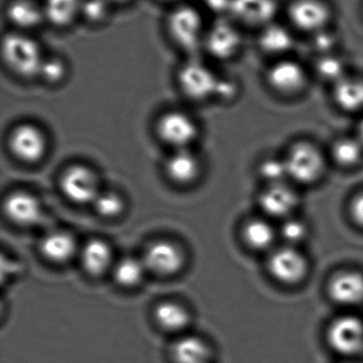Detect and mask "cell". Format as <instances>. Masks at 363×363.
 I'll use <instances>...</instances> for the list:
<instances>
[{
    "label": "cell",
    "mask_w": 363,
    "mask_h": 363,
    "mask_svg": "<svg viewBox=\"0 0 363 363\" xmlns=\"http://www.w3.org/2000/svg\"><path fill=\"white\" fill-rule=\"evenodd\" d=\"M351 216L355 223L363 228V192L354 198L351 204Z\"/></svg>",
    "instance_id": "39"
},
{
    "label": "cell",
    "mask_w": 363,
    "mask_h": 363,
    "mask_svg": "<svg viewBox=\"0 0 363 363\" xmlns=\"http://www.w3.org/2000/svg\"><path fill=\"white\" fill-rule=\"evenodd\" d=\"M153 321L159 330L168 335L180 337L188 334L192 323L189 309L176 301H162L153 309Z\"/></svg>",
    "instance_id": "19"
},
{
    "label": "cell",
    "mask_w": 363,
    "mask_h": 363,
    "mask_svg": "<svg viewBox=\"0 0 363 363\" xmlns=\"http://www.w3.org/2000/svg\"><path fill=\"white\" fill-rule=\"evenodd\" d=\"M326 338L339 355H359L363 353V321L355 315L337 318L328 326Z\"/></svg>",
    "instance_id": "10"
},
{
    "label": "cell",
    "mask_w": 363,
    "mask_h": 363,
    "mask_svg": "<svg viewBox=\"0 0 363 363\" xmlns=\"http://www.w3.org/2000/svg\"><path fill=\"white\" fill-rule=\"evenodd\" d=\"M245 32L226 15L215 17L207 28L202 50L215 61L221 63L234 61L244 51Z\"/></svg>",
    "instance_id": "4"
},
{
    "label": "cell",
    "mask_w": 363,
    "mask_h": 363,
    "mask_svg": "<svg viewBox=\"0 0 363 363\" xmlns=\"http://www.w3.org/2000/svg\"><path fill=\"white\" fill-rule=\"evenodd\" d=\"M259 172L260 176L268 185L286 183V180L289 178L285 159L278 157L264 160L260 165Z\"/></svg>",
    "instance_id": "35"
},
{
    "label": "cell",
    "mask_w": 363,
    "mask_h": 363,
    "mask_svg": "<svg viewBox=\"0 0 363 363\" xmlns=\"http://www.w3.org/2000/svg\"><path fill=\"white\" fill-rule=\"evenodd\" d=\"M332 98L347 112L363 110V77L350 72L332 85Z\"/></svg>",
    "instance_id": "26"
},
{
    "label": "cell",
    "mask_w": 363,
    "mask_h": 363,
    "mask_svg": "<svg viewBox=\"0 0 363 363\" xmlns=\"http://www.w3.org/2000/svg\"><path fill=\"white\" fill-rule=\"evenodd\" d=\"M243 239L251 249L266 251L276 239V230L270 222L264 219H253L243 228Z\"/></svg>",
    "instance_id": "28"
},
{
    "label": "cell",
    "mask_w": 363,
    "mask_h": 363,
    "mask_svg": "<svg viewBox=\"0 0 363 363\" xmlns=\"http://www.w3.org/2000/svg\"><path fill=\"white\" fill-rule=\"evenodd\" d=\"M112 269L114 281L123 288H134L140 285L147 271L142 258L132 256L121 258Z\"/></svg>",
    "instance_id": "29"
},
{
    "label": "cell",
    "mask_w": 363,
    "mask_h": 363,
    "mask_svg": "<svg viewBox=\"0 0 363 363\" xmlns=\"http://www.w3.org/2000/svg\"><path fill=\"white\" fill-rule=\"evenodd\" d=\"M60 187L64 196L76 204H93L99 192V181L91 168L72 165L62 174Z\"/></svg>",
    "instance_id": "11"
},
{
    "label": "cell",
    "mask_w": 363,
    "mask_h": 363,
    "mask_svg": "<svg viewBox=\"0 0 363 363\" xmlns=\"http://www.w3.org/2000/svg\"><path fill=\"white\" fill-rule=\"evenodd\" d=\"M281 235L290 247H296L303 242L308 235V225L303 220L296 219L293 216L285 219L281 228Z\"/></svg>",
    "instance_id": "36"
},
{
    "label": "cell",
    "mask_w": 363,
    "mask_h": 363,
    "mask_svg": "<svg viewBox=\"0 0 363 363\" xmlns=\"http://www.w3.org/2000/svg\"><path fill=\"white\" fill-rule=\"evenodd\" d=\"M159 1L164 2V4H173V6H177V4H183L185 2V0H159Z\"/></svg>",
    "instance_id": "41"
},
{
    "label": "cell",
    "mask_w": 363,
    "mask_h": 363,
    "mask_svg": "<svg viewBox=\"0 0 363 363\" xmlns=\"http://www.w3.org/2000/svg\"><path fill=\"white\" fill-rule=\"evenodd\" d=\"M1 57L9 72L29 80L38 78L46 55L32 34L10 30L2 38Z\"/></svg>",
    "instance_id": "2"
},
{
    "label": "cell",
    "mask_w": 363,
    "mask_h": 363,
    "mask_svg": "<svg viewBox=\"0 0 363 363\" xmlns=\"http://www.w3.org/2000/svg\"><path fill=\"white\" fill-rule=\"evenodd\" d=\"M157 130L160 138L174 150L189 149L198 135L197 123L181 111L166 113L160 118Z\"/></svg>",
    "instance_id": "13"
},
{
    "label": "cell",
    "mask_w": 363,
    "mask_h": 363,
    "mask_svg": "<svg viewBox=\"0 0 363 363\" xmlns=\"http://www.w3.org/2000/svg\"><path fill=\"white\" fill-rule=\"evenodd\" d=\"M177 80L189 99L202 101L217 96L221 76L208 64L192 57L179 68Z\"/></svg>",
    "instance_id": "8"
},
{
    "label": "cell",
    "mask_w": 363,
    "mask_h": 363,
    "mask_svg": "<svg viewBox=\"0 0 363 363\" xmlns=\"http://www.w3.org/2000/svg\"><path fill=\"white\" fill-rule=\"evenodd\" d=\"M309 67L311 74L332 86L351 72L347 57L341 51L313 55V64Z\"/></svg>",
    "instance_id": "27"
},
{
    "label": "cell",
    "mask_w": 363,
    "mask_h": 363,
    "mask_svg": "<svg viewBox=\"0 0 363 363\" xmlns=\"http://www.w3.org/2000/svg\"><path fill=\"white\" fill-rule=\"evenodd\" d=\"M308 260L296 247L275 250L269 259V271L283 285L294 286L302 283L308 273Z\"/></svg>",
    "instance_id": "12"
},
{
    "label": "cell",
    "mask_w": 363,
    "mask_h": 363,
    "mask_svg": "<svg viewBox=\"0 0 363 363\" xmlns=\"http://www.w3.org/2000/svg\"><path fill=\"white\" fill-rule=\"evenodd\" d=\"M68 74L67 62L57 55H46L40 66L38 78L48 84L55 85L63 82Z\"/></svg>",
    "instance_id": "32"
},
{
    "label": "cell",
    "mask_w": 363,
    "mask_h": 363,
    "mask_svg": "<svg viewBox=\"0 0 363 363\" xmlns=\"http://www.w3.org/2000/svg\"><path fill=\"white\" fill-rule=\"evenodd\" d=\"M281 18L307 40L336 26L337 9L332 0H285Z\"/></svg>",
    "instance_id": "1"
},
{
    "label": "cell",
    "mask_w": 363,
    "mask_h": 363,
    "mask_svg": "<svg viewBox=\"0 0 363 363\" xmlns=\"http://www.w3.org/2000/svg\"><path fill=\"white\" fill-rule=\"evenodd\" d=\"M341 34L336 26L330 29L319 32L315 35L307 38L313 49V55H326V53L341 51Z\"/></svg>",
    "instance_id": "31"
},
{
    "label": "cell",
    "mask_w": 363,
    "mask_h": 363,
    "mask_svg": "<svg viewBox=\"0 0 363 363\" xmlns=\"http://www.w3.org/2000/svg\"><path fill=\"white\" fill-rule=\"evenodd\" d=\"M311 76L310 67L296 55H292L268 62L264 82L279 95L296 96L307 89Z\"/></svg>",
    "instance_id": "5"
},
{
    "label": "cell",
    "mask_w": 363,
    "mask_h": 363,
    "mask_svg": "<svg viewBox=\"0 0 363 363\" xmlns=\"http://www.w3.org/2000/svg\"><path fill=\"white\" fill-rule=\"evenodd\" d=\"M328 294L336 304L354 306L363 303V275L345 271L335 275L328 284Z\"/></svg>",
    "instance_id": "21"
},
{
    "label": "cell",
    "mask_w": 363,
    "mask_h": 363,
    "mask_svg": "<svg viewBox=\"0 0 363 363\" xmlns=\"http://www.w3.org/2000/svg\"><path fill=\"white\" fill-rule=\"evenodd\" d=\"M300 36L283 18L255 33V47L266 62L296 55Z\"/></svg>",
    "instance_id": "7"
},
{
    "label": "cell",
    "mask_w": 363,
    "mask_h": 363,
    "mask_svg": "<svg viewBox=\"0 0 363 363\" xmlns=\"http://www.w3.org/2000/svg\"><path fill=\"white\" fill-rule=\"evenodd\" d=\"M6 217L21 226L36 225L43 216L40 200L27 191H15L6 196L4 203Z\"/></svg>",
    "instance_id": "18"
},
{
    "label": "cell",
    "mask_w": 363,
    "mask_h": 363,
    "mask_svg": "<svg viewBox=\"0 0 363 363\" xmlns=\"http://www.w3.org/2000/svg\"><path fill=\"white\" fill-rule=\"evenodd\" d=\"M45 21L57 29H67L80 19L82 0H42Z\"/></svg>",
    "instance_id": "25"
},
{
    "label": "cell",
    "mask_w": 363,
    "mask_h": 363,
    "mask_svg": "<svg viewBox=\"0 0 363 363\" xmlns=\"http://www.w3.org/2000/svg\"><path fill=\"white\" fill-rule=\"evenodd\" d=\"M109 4H112L113 6H126V4H131L134 0H107Z\"/></svg>",
    "instance_id": "40"
},
{
    "label": "cell",
    "mask_w": 363,
    "mask_h": 363,
    "mask_svg": "<svg viewBox=\"0 0 363 363\" xmlns=\"http://www.w3.org/2000/svg\"><path fill=\"white\" fill-rule=\"evenodd\" d=\"M358 138H359L360 142L363 144V119L362 123H360L359 128H358Z\"/></svg>",
    "instance_id": "42"
},
{
    "label": "cell",
    "mask_w": 363,
    "mask_h": 363,
    "mask_svg": "<svg viewBox=\"0 0 363 363\" xmlns=\"http://www.w3.org/2000/svg\"><path fill=\"white\" fill-rule=\"evenodd\" d=\"M238 93V84L230 78L221 77L215 97L221 99H232Z\"/></svg>",
    "instance_id": "38"
},
{
    "label": "cell",
    "mask_w": 363,
    "mask_h": 363,
    "mask_svg": "<svg viewBox=\"0 0 363 363\" xmlns=\"http://www.w3.org/2000/svg\"><path fill=\"white\" fill-rule=\"evenodd\" d=\"M285 0H232L226 16L254 33L283 16Z\"/></svg>",
    "instance_id": "6"
},
{
    "label": "cell",
    "mask_w": 363,
    "mask_h": 363,
    "mask_svg": "<svg viewBox=\"0 0 363 363\" xmlns=\"http://www.w3.org/2000/svg\"><path fill=\"white\" fill-rule=\"evenodd\" d=\"M170 357L173 363H212L215 351L202 337L185 334L170 345Z\"/></svg>",
    "instance_id": "20"
},
{
    "label": "cell",
    "mask_w": 363,
    "mask_h": 363,
    "mask_svg": "<svg viewBox=\"0 0 363 363\" xmlns=\"http://www.w3.org/2000/svg\"><path fill=\"white\" fill-rule=\"evenodd\" d=\"M332 157L342 167L358 165L363 157V144L359 138H341L332 148Z\"/></svg>",
    "instance_id": "30"
},
{
    "label": "cell",
    "mask_w": 363,
    "mask_h": 363,
    "mask_svg": "<svg viewBox=\"0 0 363 363\" xmlns=\"http://www.w3.org/2000/svg\"><path fill=\"white\" fill-rule=\"evenodd\" d=\"M114 6L107 0H82L80 18L92 26H100L110 18Z\"/></svg>",
    "instance_id": "34"
},
{
    "label": "cell",
    "mask_w": 363,
    "mask_h": 363,
    "mask_svg": "<svg viewBox=\"0 0 363 363\" xmlns=\"http://www.w3.org/2000/svg\"><path fill=\"white\" fill-rule=\"evenodd\" d=\"M347 363H357V362H347Z\"/></svg>",
    "instance_id": "44"
},
{
    "label": "cell",
    "mask_w": 363,
    "mask_h": 363,
    "mask_svg": "<svg viewBox=\"0 0 363 363\" xmlns=\"http://www.w3.org/2000/svg\"><path fill=\"white\" fill-rule=\"evenodd\" d=\"M300 203L298 192L286 183L268 185L259 196L262 211L269 217L288 219Z\"/></svg>",
    "instance_id": "16"
},
{
    "label": "cell",
    "mask_w": 363,
    "mask_h": 363,
    "mask_svg": "<svg viewBox=\"0 0 363 363\" xmlns=\"http://www.w3.org/2000/svg\"><path fill=\"white\" fill-rule=\"evenodd\" d=\"M359 15H360V18H362V21L363 23V0H362V2H360Z\"/></svg>",
    "instance_id": "43"
},
{
    "label": "cell",
    "mask_w": 363,
    "mask_h": 363,
    "mask_svg": "<svg viewBox=\"0 0 363 363\" xmlns=\"http://www.w3.org/2000/svg\"><path fill=\"white\" fill-rule=\"evenodd\" d=\"M166 28L168 38L179 50L189 55L202 50L208 23L200 9L187 2L173 6L166 16Z\"/></svg>",
    "instance_id": "3"
},
{
    "label": "cell",
    "mask_w": 363,
    "mask_h": 363,
    "mask_svg": "<svg viewBox=\"0 0 363 363\" xmlns=\"http://www.w3.org/2000/svg\"><path fill=\"white\" fill-rule=\"evenodd\" d=\"M232 0H198L207 12L212 13L215 17L225 16L227 14Z\"/></svg>",
    "instance_id": "37"
},
{
    "label": "cell",
    "mask_w": 363,
    "mask_h": 363,
    "mask_svg": "<svg viewBox=\"0 0 363 363\" xmlns=\"http://www.w3.org/2000/svg\"><path fill=\"white\" fill-rule=\"evenodd\" d=\"M142 259L149 272L160 277H173L185 266V256L174 241L157 240L147 247Z\"/></svg>",
    "instance_id": "14"
},
{
    "label": "cell",
    "mask_w": 363,
    "mask_h": 363,
    "mask_svg": "<svg viewBox=\"0 0 363 363\" xmlns=\"http://www.w3.org/2000/svg\"><path fill=\"white\" fill-rule=\"evenodd\" d=\"M94 208L104 218L119 217L125 209V201L113 190H102L93 203Z\"/></svg>",
    "instance_id": "33"
},
{
    "label": "cell",
    "mask_w": 363,
    "mask_h": 363,
    "mask_svg": "<svg viewBox=\"0 0 363 363\" xmlns=\"http://www.w3.org/2000/svg\"><path fill=\"white\" fill-rule=\"evenodd\" d=\"M9 145L16 159L27 164L38 163L47 151V138L44 132L30 123L15 128L11 133Z\"/></svg>",
    "instance_id": "15"
},
{
    "label": "cell",
    "mask_w": 363,
    "mask_h": 363,
    "mask_svg": "<svg viewBox=\"0 0 363 363\" xmlns=\"http://www.w3.org/2000/svg\"><path fill=\"white\" fill-rule=\"evenodd\" d=\"M289 179L300 184H313L319 180L325 169L321 151L309 144L298 143L285 157Z\"/></svg>",
    "instance_id": "9"
},
{
    "label": "cell",
    "mask_w": 363,
    "mask_h": 363,
    "mask_svg": "<svg viewBox=\"0 0 363 363\" xmlns=\"http://www.w3.org/2000/svg\"><path fill=\"white\" fill-rule=\"evenodd\" d=\"M42 255L53 264H65L77 254V240L65 230L48 233L40 243Z\"/></svg>",
    "instance_id": "22"
},
{
    "label": "cell",
    "mask_w": 363,
    "mask_h": 363,
    "mask_svg": "<svg viewBox=\"0 0 363 363\" xmlns=\"http://www.w3.org/2000/svg\"><path fill=\"white\" fill-rule=\"evenodd\" d=\"M81 264L93 277H99L110 270L113 264V252L107 241L99 238L87 241L80 252Z\"/></svg>",
    "instance_id": "24"
},
{
    "label": "cell",
    "mask_w": 363,
    "mask_h": 363,
    "mask_svg": "<svg viewBox=\"0 0 363 363\" xmlns=\"http://www.w3.org/2000/svg\"><path fill=\"white\" fill-rule=\"evenodd\" d=\"M166 172L174 183L180 185L193 183L200 174V159L190 148L174 150L166 161Z\"/></svg>",
    "instance_id": "23"
},
{
    "label": "cell",
    "mask_w": 363,
    "mask_h": 363,
    "mask_svg": "<svg viewBox=\"0 0 363 363\" xmlns=\"http://www.w3.org/2000/svg\"><path fill=\"white\" fill-rule=\"evenodd\" d=\"M4 17L12 31L32 33L45 21L42 2L38 0H10L4 9Z\"/></svg>",
    "instance_id": "17"
}]
</instances>
